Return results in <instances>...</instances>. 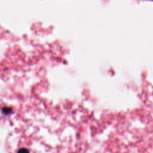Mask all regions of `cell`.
Listing matches in <instances>:
<instances>
[{
  "label": "cell",
  "instance_id": "1",
  "mask_svg": "<svg viewBox=\"0 0 153 153\" xmlns=\"http://www.w3.org/2000/svg\"><path fill=\"white\" fill-rule=\"evenodd\" d=\"M17 153H29V152L26 148H21L18 151Z\"/></svg>",
  "mask_w": 153,
  "mask_h": 153
},
{
  "label": "cell",
  "instance_id": "2",
  "mask_svg": "<svg viewBox=\"0 0 153 153\" xmlns=\"http://www.w3.org/2000/svg\"><path fill=\"white\" fill-rule=\"evenodd\" d=\"M11 109L10 108H4V109H3L4 112L5 113V114L10 113L11 112Z\"/></svg>",
  "mask_w": 153,
  "mask_h": 153
}]
</instances>
